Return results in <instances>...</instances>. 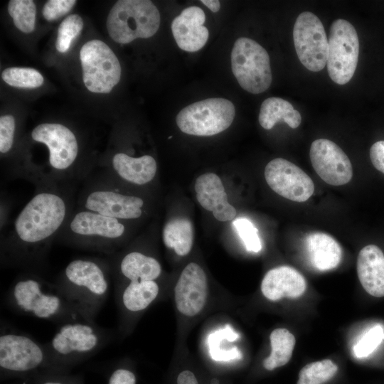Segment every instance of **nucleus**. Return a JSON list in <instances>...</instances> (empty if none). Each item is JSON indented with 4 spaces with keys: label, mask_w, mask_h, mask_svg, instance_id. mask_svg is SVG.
Instances as JSON below:
<instances>
[{
    "label": "nucleus",
    "mask_w": 384,
    "mask_h": 384,
    "mask_svg": "<svg viewBox=\"0 0 384 384\" xmlns=\"http://www.w3.org/2000/svg\"><path fill=\"white\" fill-rule=\"evenodd\" d=\"M233 225L247 251L258 252L261 250L262 244L258 230L250 220L244 218H237L233 221Z\"/></svg>",
    "instance_id": "nucleus-35"
},
{
    "label": "nucleus",
    "mask_w": 384,
    "mask_h": 384,
    "mask_svg": "<svg viewBox=\"0 0 384 384\" xmlns=\"http://www.w3.org/2000/svg\"><path fill=\"white\" fill-rule=\"evenodd\" d=\"M156 171V161L150 155L133 157L124 152H117L110 159L107 172L102 174L117 182L122 181L144 186L154 178Z\"/></svg>",
    "instance_id": "nucleus-18"
},
{
    "label": "nucleus",
    "mask_w": 384,
    "mask_h": 384,
    "mask_svg": "<svg viewBox=\"0 0 384 384\" xmlns=\"http://www.w3.org/2000/svg\"><path fill=\"white\" fill-rule=\"evenodd\" d=\"M164 243L180 256L189 253L193 245V231L190 220L176 217L169 220L162 232Z\"/></svg>",
    "instance_id": "nucleus-27"
},
{
    "label": "nucleus",
    "mask_w": 384,
    "mask_h": 384,
    "mask_svg": "<svg viewBox=\"0 0 384 384\" xmlns=\"http://www.w3.org/2000/svg\"><path fill=\"white\" fill-rule=\"evenodd\" d=\"M271 353L263 361V366L272 370L286 365L291 359L296 343L295 337L287 329L279 328L270 336Z\"/></svg>",
    "instance_id": "nucleus-28"
},
{
    "label": "nucleus",
    "mask_w": 384,
    "mask_h": 384,
    "mask_svg": "<svg viewBox=\"0 0 384 384\" xmlns=\"http://www.w3.org/2000/svg\"><path fill=\"white\" fill-rule=\"evenodd\" d=\"M83 28V21L80 16L71 14L68 16L60 24L55 47L58 51L67 52L73 41L80 33Z\"/></svg>",
    "instance_id": "nucleus-32"
},
{
    "label": "nucleus",
    "mask_w": 384,
    "mask_h": 384,
    "mask_svg": "<svg viewBox=\"0 0 384 384\" xmlns=\"http://www.w3.org/2000/svg\"><path fill=\"white\" fill-rule=\"evenodd\" d=\"M6 303L20 314L60 324L82 318L55 282L32 272L22 273L15 279L8 290Z\"/></svg>",
    "instance_id": "nucleus-3"
},
{
    "label": "nucleus",
    "mask_w": 384,
    "mask_h": 384,
    "mask_svg": "<svg viewBox=\"0 0 384 384\" xmlns=\"http://www.w3.org/2000/svg\"><path fill=\"white\" fill-rule=\"evenodd\" d=\"M326 66L330 78L335 83L345 85L356 71L359 41L353 26L345 19L333 21L328 40Z\"/></svg>",
    "instance_id": "nucleus-12"
},
{
    "label": "nucleus",
    "mask_w": 384,
    "mask_h": 384,
    "mask_svg": "<svg viewBox=\"0 0 384 384\" xmlns=\"http://www.w3.org/2000/svg\"><path fill=\"white\" fill-rule=\"evenodd\" d=\"M1 78L8 85L18 88H37L44 82L41 73L31 68H8L3 70Z\"/></svg>",
    "instance_id": "nucleus-31"
},
{
    "label": "nucleus",
    "mask_w": 384,
    "mask_h": 384,
    "mask_svg": "<svg viewBox=\"0 0 384 384\" xmlns=\"http://www.w3.org/2000/svg\"><path fill=\"white\" fill-rule=\"evenodd\" d=\"M174 294L177 309L185 316H196L203 309L208 296L207 277L198 264L191 262L185 267Z\"/></svg>",
    "instance_id": "nucleus-17"
},
{
    "label": "nucleus",
    "mask_w": 384,
    "mask_h": 384,
    "mask_svg": "<svg viewBox=\"0 0 384 384\" xmlns=\"http://www.w3.org/2000/svg\"><path fill=\"white\" fill-rule=\"evenodd\" d=\"M75 0H49L42 9L46 20L53 21L68 14L75 4Z\"/></svg>",
    "instance_id": "nucleus-37"
},
{
    "label": "nucleus",
    "mask_w": 384,
    "mask_h": 384,
    "mask_svg": "<svg viewBox=\"0 0 384 384\" xmlns=\"http://www.w3.org/2000/svg\"><path fill=\"white\" fill-rule=\"evenodd\" d=\"M305 244L309 260L316 270H330L341 262V247L330 235L321 232L310 233Z\"/></svg>",
    "instance_id": "nucleus-24"
},
{
    "label": "nucleus",
    "mask_w": 384,
    "mask_h": 384,
    "mask_svg": "<svg viewBox=\"0 0 384 384\" xmlns=\"http://www.w3.org/2000/svg\"><path fill=\"white\" fill-rule=\"evenodd\" d=\"M159 287L155 280L129 282L117 292L118 302L124 312L145 310L157 297Z\"/></svg>",
    "instance_id": "nucleus-25"
},
{
    "label": "nucleus",
    "mask_w": 384,
    "mask_h": 384,
    "mask_svg": "<svg viewBox=\"0 0 384 384\" xmlns=\"http://www.w3.org/2000/svg\"><path fill=\"white\" fill-rule=\"evenodd\" d=\"M111 279L108 259L82 257L70 261L55 284L80 317L95 322L107 298Z\"/></svg>",
    "instance_id": "nucleus-2"
},
{
    "label": "nucleus",
    "mask_w": 384,
    "mask_h": 384,
    "mask_svg": "<svg viewBox=\"0 0 384 384\" xmlns=\"http://www.w3.org/2000/svg\"><path fill=\"white\" fill-rule=\"evenodd\" d=\"M31 139L48 149L49 170L45 183L73 185L86 178L77 166V137L68 127L60 123H42L32 130Z\"/></svg>",
    "instance_id": "nucleus-5"
},
{
    "label": "nucleus",
    "mask_w": 384,
    "mask_h": 384,
    "mask_svg": "<svg viewBox=\"0 0 384 384\" xmlns=\"http://www.w3.org/2000/svg\"><path fill=\"white\" fill-rule=\"evenodd\" d=\"M8 12L14 26L25 33L34 31L36 7L32 0H11L8 4Z\"/></svg>",
    "instance_id": "nucleus-30"
},
{
    "label": "nucleus",
    "mask_w": 384,
    "mask_h": 384,
    "mask_svg": "<svg viewBox=\"0 0 384 384\" xmlns=\"http://www.w3.org/2000/svg\"><path fill=\"white\" fill-rule=\"evenodd\" d=\"M201 2L213 13H216L220 10V4L218 0H201Z\"/></svg>",
    "instance_id": "nucleus-41"
},
{
    "label": "nucleus",
    "mask_w": 384,
    "mask_h": 384,
    "mask_svg": "<svg viewBox=\"0 0 384 384\" xmlns=\"http://www.w3.org/2000/svg\"><path fill=\"white\" fill-rule=\"evenodd\" d=\"M370 159L374 167L384 174V140L376 142L371 146Z\"/></svg>",
    "instance_id": "nucleus-38"
},
{
    "label": "nucleus",
    "mask_w": 384,
    "mask_h": 384,
    "mask_svg": "<svg viewBox=\"0 0 384 384\" xmlns=\"http://www.w3.org/2000/svg\"><path fill=\"white\" fill-rule=\"evenodd\" d=\"M111 337L110 331L97 326L95 322L78 318L60 324L44 347L50 363H71L97 353Z\"/></svg>",
    "instance_id": "nucleus-6"
},
{
    "label": "nucleus",
    "mask_w": 384,
    "mask_h": 384,
    "mask_svg": "<svg viewBox=\"0 0 384 384\" xmlns=\"http://www.w3.org/2000/svg\"><path fill=\"white\" fill-rule=\"evenodd\" d=\"M384 340V330L378 324L368 330L353 346V353L357 358H365L370 355Z\"/></svg>",
    "instance_id": "nucleus-34"
},
{
    "label": "nucleus",
    "mask_w": 384,
    "mask_h": 384,
    "mask_svg": "<svg viewBox=\"0 0 384 384\" xmlns=\"http://www.w3.org/2000/svg\"><path fill=\"white\" fill-rule=\"evenodd\" d=\"M206 15L202 9L190 6L183 9L173 20L171 31L179 48L187 52H196L206 43L209 32L203 25Z\"/></svg>",
    "instance_id": "nucleus-19"
},
{
    "label": "nucleus",
    "mask_w": 384,
    "mask_h": 384,
    "mask_svg": "<svg viewBox=\"0 0 384 384\" xmlns=\"http://www.w3.org/2000/svg\"><path fill=\"white\" fill-rule=\"evenodd\" d=\"M195 191L200 205L211 211L216 220L224 222L235 218L236 210L229 203L222 181L215 174L206 173L198 176Z\"/></svg>",
    "instance_id": "nucleus-20"
},
{
    "label": "nucleus",
    "mask_w": 384,
    "mask_h": 384,
    "mask_svg": "<svg viewBox=\"0 0 384 384\" xmlns=\"http://www.w3.org/2000/svg\"><path fill=\"white\" fill-rule=\"evenodd\" d=\"M80 191L76 206L122 221L140 218L144 200L121 191L118 182L100 174Z\"/></svg>",
    "instance_id": "nucleus-7"
},
{
    "label": "nucleus",
    "mask_w": 384,
    "mask_h": 384,
    "mask_svg": "<svg viewBox=\"0 0 384 384\" xmlns=\"http://www.w3.org/2000/svg\"><path fill=\"white\" fill-rule=\"evenodd\" d=\"M232 72L240 87L252 94L266 91L272 82L270 56L255 41L238 38L230 55Z\"/></svg>",
    "instance_id": "nucleus-9"
},
{
    "label": "nucleus",
    "mask_w": 384,
    "mask_h": 384,
    "mask_svg": "<svg viewBox=\"0 0 384 384\" xmlns=\"http://www.w3.org/2000/svg\"><path fill=\"white\" fill-rule=\"evenodd\" d=\"M235 115V106L230 100L208 98L185 107L178 113L176 122L185 134L208 137L228 129Z\"/></svg>",
    "instance_id": "nucleus-10"
},
{
    "label": "nucleus",
    "mask_w": 384,
    "mask_h": 384,
    "mask_svg": "<svg viewBox=\"0 0 384 384\" xmlns=\"http://www.w3.org/2000/svg\"><path fill=\"white\" fill-rule=\"evenodd\" d=\"M357 274L363 289L370 295L384 297V254L375 245L363 247L357 258Z\"/></svg>",
    "instance_id": "nucleus-23"
},
{
    "label": "nucleus",
    "mask_w": 384,
    "mask_h": 384,
    "mask_svg": "<svg viewBox=\"0 0 384 384\" xmlns=\"http://www.w3.org/2000/svg\"><path fill=\"white\" fill-rule=\"evenodd\" d=\"M338 369V366L330 359L308 363L299 370L297 384H323L331 380Z\"/></svg>",
    "instance_id": "nucleus-29"
},
{
    "label": "nucleus",
    "mask_w": 384,
    "mask_h": 384,
    "mask_svg": "<svg viewBox=\"0 0 384 384\" xmlns=\"http://www.w3.org/2000/svg\"><path fill=\"white\" fill-rule=\"evenodd\" d=\"M258 120L261 127L265 129H272L280 120L295 129L301 124L302 117L289 102L280 97H272L262 102Z\"/></svg>",
    "instance_id": "nucleus-26"
},
{
    "label": "nucleus",
    "mask_w": 384,
    "mask_h": 384,
    "mask_svg": "<svg viewBox=\"0 0 384 384\" xmlns=\"http://www.w3.org/2000/svg\"><path fill=\"white\" fill-rule=\"evenodd\" d=\"M238 338V334L229 324L210 334L207 338V344L211 358L216 361H225L223 348L221 344L225 341H235Z\"/></svg>",
    "instance_id": "nucleus-33"
},
{
    "label": "nucleus",
    "mask_w": 384,
    "mask_h": 384,
    "mask_svg": "<svg viewBox=\"0 0 384 384\" xmlns=\"http://www.w3.org/2000/svg\"><path fill=\"white\" fill-rule=\"evenodd\" d=\"M70 184L41 183L1 238V264L36 272L75 207Z\"/></svg>",
    "instance_id": "nucleus-1"
},
{
    "label": "nucleus",
    "mask_w": 384,
    "mask_h": 384,
    "mask_svg": "<svg viewBox=\"0 0 384 384\" xmlns=\"http://www.w3.org/2000/svg\"><path fill=\"white\" fill-rule=\"evenodd\" d=\"M108 384H136V377L128 369L117 368L111 374Z\"/></svg>",
    "instance_id": "nucleus-39"
},
{
    "label": "nucleus",
    "mask_w": 384,
    "mask_h": 384,
    "mask_svg": "<svg viewBox=\"0 0 384 384\" xmlns=\"http://www.w3.org/2000/svg\"><path fill=\"white\" fill-rule=\"evenodd\" d=\"M50 363L44 345L31 336L14 331H2L0 336L1 370L24 373Z\"/></svg>",
    "instance_id": "nucleus-13"
},
{
    "label": "nucleus",
    "mask_w": 384,
    "mask_h": 384,
    "mask_svg": "<svg viewBox=\"0 0 384 384\" xmlns=\"http://www.w3.org/2000/svg\"><path fill=\"white\" fill-rule=\"evenodd\" d=\"M41 384H65V383L60 380H46L43 381Z\"/></svg>",
    "instance_id": "nucleus-42"
},
{
    "label": "nucleus",
    "mask_w": 384,
    "mask_h": 384,
    "mask_svg": "<svg viewBox=\"0 0 384 384\" xmlns=\"http://www.w3.org/2000/svg\"><path fill=\"white\" fill-rule=\"evenodd\" d=\"M82 79L87 89L95 93H109L121 78V65L112 49L103 41L85 43L80 52Z\"/></svg>",
    "instance_id": "nucleus-11"
},
{
    "label": "nucleus",
    "mask_w": 384,
    "mask_h": 384,
    "mask_svg": "<svg viewBox=\"0 0 384 384\" xmlns=\"http://www.w3.org/2000/svg\"><path fill=\"white\" fill-rule=\"evenodd\" d=\"M177 384H198L195 375L190 370H186L179 373Z\"/></svg>",
    "instance_id": "nucleus-40"
},
{
    "label": "nucleus",
    "mask_w": 384,
    "mask_h": 384,
    "mask_svg": "<svg viewBox=\"0 0 384 384\" xmlns=\"http://www.w3.org/2000/svg\"><path fill=\"white\" fill-rule=\"evenodd\" d=\"M16 121L11 114L0 117V152L1 154L9 153L14 145Z\"/></svg>",
    "instance_id": "nucleus-36"
},
{
    "label": "nucleus",
    "mask_w": 384,
    "mask_h": 384,
    "mask_svg": "<svg viewBox=\"0 0 384 384\" xmlns=\"http://www.w3.org/2000/svg\"><path fill=\"white\" fill-rule=\"evenodd\" d=\"M127 233L124 221L76 206L55 241L67 246L105 254H114Z\"/></svg>",
    "instance_id": "nucleus-4"
},
{
    "label": "nucleus",
    "mask_w": 384,
    "mask_h": 384,
    "mask_svg": "<svg viewBox=\"0 0 384 384\" xmlns=\"http://www.w3.org/2000/svg\"><path fill=\"white\" fill-rule=\"evenodd\" d=\"M296 53L309 70L318 72L326 65L328 38L321 20L313 13L304 11L296 19L293 28Z\"/></svg>",
    "instance_id": "nucleus-14"
},
{
    "label": "nucleus",
    "mask_w": 384,
    "mask_h": 384,
    "mask_svg": "<svg viewBox=\"0 0 384 384\" xmlns=\"http://www.w3.org/2000/svg\"><path fill=\"white\" fill-rule=\"evenodd\" d=\"M309 156L318 176L326 183L342 186L353 176V168L345 152L334 142L319 139L311 145Z\"/></svg>",
    "instance_id": "nucleus-16"
},
{
    "label": "nucleus",
    "mask_w": 384,
    "mask_h": 384,
    "mask_svg": "<svg viewBox=\"0 0 384 384\" xmlns=\"http://www.w3.org/2000/svg\"><path fill=\"white\" fill-rule=\"evenodd\" d=\"M160 14L149 0H119L111 8L106 27L111 38L129 43L137 38L153 36L160 26Z\"/></svg>",
    "instance_id": "nucleus-8"
},
{
    "label": "nucleus",
    "mask_w": 384,
    "mask_h": 384,
    "mask_svg": "<svg viewBox=\"0 0 384 384\" xmlns=\"http://www.w3.org/2000/svg\"><path fill=\"white\" fill-rule=\"evenodd\" d=\"M265 178L275 193L295 202L307 201L314 191L312 179L299 166L283 158L274 159L267 164Z\"/></svg>",
    "instance_id": "nucleus-15"
},
{
    "label": "nucleus",
    "mask_w": 384,
    "mask_h": 384,
    "mask_svg": "<svg viewBox=\"0 0 384 384\" xmlns=\"http://www.w3.org/2000/svg\"><path fill=\"white\" fill-rule=\"evenodd\" d=\"M111 274L115 280L151 281L161 273V267L154 257L139 251H130L120 258L108 256Z\"/></svg>",
    "instance_id": "nucleus-21"
},
{
    "label": "nucleus",
    "mask_w": 384,
    "mask_h": 384,
    "mask_svg": "<svg viewBox=\"0 0 384 384\" xmlns=\"http://www.w3.org/2000/svg\"><path fill=\"white\" fill-rule=\"evenodd\" d=\"M306 289L304 276L289 266H280L269 270L265 275L261 291L271 301L283 297L296 299L301 297Z\"/></svg>",
    "instance_id": "nucleus-22"
}]
</instances>
